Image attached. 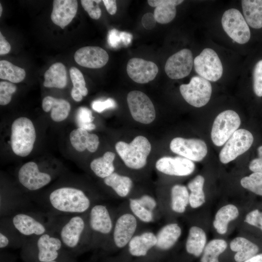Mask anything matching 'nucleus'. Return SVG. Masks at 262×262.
<instances>
[{"label":"nucleus","instance_id":"412c9836","mask_svg":"<svg viewBox=\"0 0 262 262\" xmlns=\"http://www.w3.org/2000/svg\"><path fill=\"white\" fill-rule=\"evenodd\" d=\"M15 228L25 236H40L46 231L45 226L32 216L26 213H19L12 218Z\"/></svg>","mask_w":262,"mask_h":262},{"label":"nucleus","instance_id":"052dcab7","mask_svg":"<svg viewBox=\"0 0 262 262\" xmlns=\"http://www.w3.org/2000/svg\"><path fill=\"white\" fill-rule=\"evenodd\" d=\"M68 260V259L62 256L61 255L57 260L49 262H69Z\"/></svg>","mask_w":262,"mask_h":262},{"label":"nucleus","instance_id":"f03ea898","mask_svg":"<svg viewBox=\"0 0 262 262\" xmlns=\"http://www.w3.org/2000/svg\"><path fill=\"white\" fill-rule=\"evenodd\" d=\"M115 148L127 167L139 169L147 164V157L151 151V145L146 137L139 135L129 144L123 141L117 142Z\"/></svg>","mask_w":262,"mask_h":262},{"label":"nucleus","instance_id":"bb28decb","mask_svg":"<svg viewBox=\"0 0 262 262\" xmlns=\"http://www.w3.org/2000/svg\"><path fill=\"white\" fill-rule=\"evenodd\" d=\"M230 249L236 253L234 260L236 262H244L258 254V246L243 237H237L230 243Z\"/></svg>","mask_w":262,"mask_h":262},{"label":"nucleus","instance_id":"37998d69","mask_svg":"<svg viewBox=\"0 0 262 262\" xmlns=\"http://www.w3.org/2000/svg\"><path fill=\"white\" fill-rule=\"evenodd\" d=\"M82 5L93 19H98L101 15V11L98 6L101 0H82Z\"/></svg>","mask_w":262,"mask_h":262},{"label":"nucleus","instance_id":"c9c22d12","mask_svg":"<svg viewBox=\"0 0 262 262\" xmlns=\"http://www.w3.org/2000/svg\"><path fill=\"white\" fill-rule=\"evenodd\" d=\"M227 243L222 239H214L206 244L200 262H219L218 257L226 249Z\"/></svg>","mask_w":262,"mask_h":262},{"label":"nucleus","instance_id":"aec40b11","mask_svg":"<svg viewBox=\"0 0 262 262\" xmlns=\"http://www.w3.org/2000/svg\"><path fill=\"white\" fill-rule=\"evenodd\" d=\"M77 9V0H54L51 19L55 24L64 29L74 18Z\"/></svg>","mask_w":262,"mask_h":262},{"label":"nucleus","instance_id":"39448f33","mask_svg":"<svg viewBox=\"0 0 262 262\" xmlns=\"http://www.w3.org/2000/svg\"><path fill=\"white\" fill-rule=\"evenodd\" d=\"M180 91L185 100L195 107H201L210 100L212 87L209 81L200 76L193 77L189 83L182 84Z\"/></svg>","mask_w":262,"mask_h":262},{"label":"nucleus","instance_id":"f8f14e48","mask_svg":"<svg viewBox=\"0 0 262 262\" xmlns=\"http://www.w3.org/2000/svg\"><path fill=\"white\" fill-rule=\"evenodd\" d=\"M194 65L191 51L183 49L170 56L167 60L164 70L169 78L173 80L182 79L191 72Z\"/></svg>","mask_w":262,"mask_h":262},{"label":"nucleus","instance_id":"2f4dec72","mask_svg":"<svg viewBox=\"0 0 262 262\" xmlns=\"http://www.w3.org/2000/svg\"><path fill=\"white\" fill-rule=\"evenodd\" d=\"M115 155L111 151L106 152L101 157L94 159L90 163V168L94 174L98 177L104 179L115 171L113 164Z\"/></svg>","mask_w":262,"mask_h":262},{"label":"nucleus","instance_id":"c85d7f7f","mask_svg":"<svg viewBox=\"0 0 262 262\" xmlns=\"http://www.w3.org/2000/svg\"><path fill=\"white\" fill-rule=\"evenodd\" d=\"M207 236L204 230L197 226H192L189 230L185 243L188 253L199 257L202 253L206 245Z\"/></svg>","mask_w":262,"mask_h":262},{"label":"nucleus","instance_id":"473e14b6","mask_svg":"<svg viewBox=\"0 0 262 262\" xmlns=\"http://www.w3.org/2000/svg\"><path fill=\"white\" fill-rule=\"evenodd\" d=\"M104 183L110 187L121 197L128 196L132 186V181L129 177L114 172L104 179Z\"/></svg>","mask_w":262,"mask_h":262},{"label":"nucleus","instance_id":"5fc2aeb1","mask_svg":"<svg viewBox=\"0 0 262 262\" xmlns=\"http://www.w3.org/2000/svg\"><path fill=\"white\" fill-rule=\"evenodd\" d=\"M122 43L125 46L129 45L131 42L132 35L129 33L120 32Z\"/></svg>","mask_w":262,"mask_h":262},{"label":"nucleus","instance_id":"49530a36","mask_svg":"<svg viewBox=\"0 0 262 262\" xmlns=\"http://www.w3.org/2000/svg\"><path fill=\"white\" fill-rule=\"evenodd\" d=\"M91 106L94 111L98 113H101L108 109L115 108L116 107V103L114 99L108 98L105 100H95L92 102Z\"/></svg>","mask_w":262,"mask_h":262},{"label":"nucleus","instance_id":"f3484780","mask_svg":"<svg viewBox=\"0 0 262 262\" xmlns=\"http://www.w3.org/2000/svg\"><path fill=\"white\" fill-rule=\"evenodd\" d=\"M74 59L79 65L90 68H99L108 62L109 55L103 49L97 46H87L78 49Z\"/></svg>","mask_w":262,"mask_h":262},{"label":"nucleus","instance_id":"20e7f679","mask_svg":"<svg viewBox=\"0 0 262 262\" xmlns=\"http://www.w3.org/2000/svg\"><path fill=\"white\" fill-rule=\"evenodd\" d=\"M241 124L238 114L228 110L220 113L213 123L211 139L216 146L223 145L236 131Z\"/></svg>","mask_w":262,"mask_h":262},{"label":"nucleus","instance_id":"6ab92c4d","mask_svg":"<svg viewBox=\"0 0 262 262\" xmlns=\"http://www.w3.org/2000/svg\"><path fill=\"white\" fill-rule=\"evenodd\" d=\"M89 223L93 231L102 235L112 232L114 226L108 209L103 204H96L91 208Z\"/></svg>","mask_w":262,"mask_h":262},{"label":"nucleus","instance_id":"7ed1b4c3","mask_svg":"<svg viewBox=\"0 0 262 262\" xmlns=\"http://www.w3.org/2000/svg\"><path fill=\"white\" fill-rule=\"evenodd\" d=\"M36 139V132L32 121L21 117L16 119L11 126V145L13 151L20 157H26L32 152Z\"/></svg>","mask_w":262,"mask_h":262},{"label":"nucleus","instance_id":"f257e3e1","mask_svg":"<svg viewBox=\"0 0 262 262\" xmlns=\"http://www.w3.org/2000/svg\"><path fill=\"white\" fill-rule=\"evenodd\" d=\"M49 198L53 209L64 213H83L91 207V200L85 193L72 187L55 189L50 194Z\"/></svg>","mask_w":262,"mask_h":262},{"label":"nucleus","instance_id":"393cba45","mask_svg":"<svg viewBox=\"0 0 262 262\" xmlns=\"http://www.w3.org/2000/svg\"><path fill=\"white\" fill-rule=\"evenodd\" d=\"M181 233V229L177 223H169L164 226L156 234L155 247L161 250H169L177 242Z\"/></svg>","mask_w":262,"mask_h":262},{"label":"nucleus","instance_id":"c756f323","mask_svg":"<svg viewBox=\"0 0 262 262\" xmlns=\"http://www.w3.org/2000/svg\"><path fill=\"white\" fill-rule=\"evenodd\" d=\"M43 85L46 87L65 88L67 82L65 66L61 63L52 64L45 73Z\"/></svg>","mask_w":262,"mask_h":262},{"label":"nucleus","instance_id":"a18cd8bd","mask_svg":"<svg viewBox=\"0 0 262 262\" xmlns=\"http://www.w3.org/2000/svg\"><path fill=\"white\" fill-rule=\"evenodd\" d=\"M245 222L249 225L259 228L262 231V211L253 210L246 216Z\"/></svg>","mask_w":262,"mask_h":262},{"label":"nucleus","instance_id":"f704fd0d","mask_svg":"<svg viewBox=\"0 0 262 262\" xmlns=\"http://www.w3.org/2000/svg\"><path fill=\"white\" fill-rule=\"evenodd\" d=\"M204 181L202 176L197 175L188 183V188L190 191L189 205L192 208H197L205 202V195L203 189Z\"/></svg>","mask_w":262,"mask_h":262},{"label":"nucleus","instance_id":"79ce46f5","mask_svg":"<svg viewBox=\"0 0 262 262\" xmlns=\"http://www.w3.org/2000/svg\"><path fill=\"white\" fill-rule=\"evenodd\" d=\"M16 90V86L13 83L2 81L0 82V104L6 105L10 103L12 94Z\"/></svg>","mask_w":262,"mask_h":262},{"label":"nucleus","instance_id":"b1692460","mask_svg":"<svg viewBox=\"0 0 262 262\" xmlns=\"http://www.w3.org/2000/svg\"><path fill=\"white\" fill-rule=\"evenodd\" d=\"M182 0H148L151 7H155L154 16L156 22L166 24L171 22L176 15V6L182 3Z\"/></svg>","mask_w":262,"mask_h":262},{"label":"nucleus","instance_id":"603ef678","mask_svg":"<svg viewBox=\"0 0 262 262\" xmlns=\"http://www.w3.org/2000/svg\"><path fill=\"white\" fill-rule=\"evenodd\" d=\"M11 46L0 32V54L4 55L9 52Z\"/></svg>","mask_w":262,"mask_h":262},{"label":"nucleus","instance_id":"ea45409f","mask_svg":"<svg viewBox=\"0 0 262 262\" xmlns=\"http://www.w3.org/2000/svg\"><path fill=\"white\" fill-rule=\"evenodd\" d=\"M69 73L73 88L78 90L82 96H86L88 94V90L82 73L75 67H71Z\"/></svg>","mask_w":262,"mask_h":262},{"label":"nucleus","instance_id":"dca6fc26","mask_svg":"<svg viewBox=\"0 0 262 262\" xmlns=\"http://www.w3.org/2000/svg\"><path fill=\"white\" fill-rule=\"evenodd\" d=\"M127 72L134 82L146 83L154 80L158 74V68L152 61L132 58L128 62Z\"/></svg>","mask_w":262,"mask_h":262},{"label":"nucleus","instance_id":"6e6552de","mask_svg":"<svg viewBox=\"0 0 262 262\" xmlns=\"http://www.w3.org/2000/svg\"><path fill=\"white\" fill-rule=\"evenodd\" d=\"M196 73L209 81L216 82L222 76L223 66L216 52L212 49L205 48L194 60Z\"/></svg>","mask_w":262,"mask_h":262},{"label":"nucleus","instance_id":"0eeeda50","mask_svg":"<svg viewBox=\"0 0 262 262\" xmlns=\"http://www.w3.org/2000/svg\"><path fill=\"white\" fill-rule=\"evenodd\" d=\"M61 240L44 233L39 236L34 251L27 253L25 260L32 262H49L58 259L62 255Z\"/></svg>","mask_w":262,"mask_h":262},{"label":"nucleus","instance_id":"a211bd4d","mask_svg":"<svg viewBox=\"0 0 262 262\" xmlns=\"http://www.w3.org/2000/svg\"><path fill=\"white\" fill-rule=\"evenodd\" d=\"M85 227V221L79 215L72 217L62 228L60 239L63 244L70 249L79 246Z\"/></svg>","mask_w":262,"mask_h":262},{"label":"nucleus","instance_id":"4468645a","mask_svg":"<svg viewBox=\"0 0 262 262\" xmlns=\"http://www.w3.org/2000/svg\"><path fill=\"white\" fill-rule=\"evenodd\" d=\"M18 178L20 183L31 191L44 187L51 180L50 175L40 171L37 164L33 162L26 163L20 167Z\"/></svg>","mask_w":262,"mask_h":262},{"label":"nucleus","instance_id":"13d9d810","mask_svg":"<svg viewBox=\"0 0 262 262\" xmlns=\"http://www.w3.org/2000/svg\"><path fill=\"white\" fill-rule=\"evenodd\" d=\"M253 180L262 184V173L253 172L249 176Z\"/></svg>","mask_w":262,"mask_h":262},{"label":"nucleus","instance_id":"ddd939ff","mask_svg":"<svg viewBox=\"0 0 262 262\" xmlns=\"http://www.w3.org/2000/svg\"><path fill=\"white\" fill-rule=\"evenodd\" d=\"M137 221L131 213H123L117 218L112 231L113 241L117 247L123 248L128 245L135 235Z\"/></svg>","mask_w":262,"mask_h":262},{"label":"nucleus","instance_id":"a878e982","mask_svg":"<svg viewBox=\"0 0 262 262\" xmlns=\"http://www.w3.org/2000/svg\"><path fill=\"white\" fill-rule=\"evenodd\" d=\"M42 107L46 112L51 111V118L55 122H60L66 119L71 109L70 103L66 100L49 96L44 98Z\"/></svg>","mask_w":262,"mask_h":262},{"label":"nucleus","instance_id":"a19ab883","mask_svg":"<svg viewBox=\"0 0 262 262\" xmlns=\"http://www.w3.org/2000/svg\"><path fill=\"white\" fill-rule=\"evenodd\" d=\"M253 89L258 97H262V59L255 65L252 71Z\"/></svg>","mask_w":262,"mask_h":262},{"label":"nucleus","instance_id":"de8ad7c7","mask_svg":"<svg viewBox=\"0 0 262 262\" xmlns=\"http://www.w3.org/2000/svg\"><path fill=\"white\" fill-rule=\"evenodd\" d=\"M120 33V32L115 29L109 31L107 36V42L111 47L117 48L122 43Z\"/></svg>","mask_w":262,"mask_h":262},{"label":"nucleus","instance_id":"5701e85b","mask_svg":"<svg viewBox=\"0 0 262 262\" xmlns=\"http://www.w3.org/2000/svg\"><path fill=\"white\" fill-rule=\"evenodd\" d=\"M157 244L156 234L151 231H145L134 235L128 246L130 254L135 257L146 256Z\"/></svg>","mask_w":262,"mask_h":262},{"label":"nucleus","instance_id":"7c9ffc66","mask_svg":"<svg viewBox=\"0 0 262 262\" xmlns=\"http://www.w3.org/2000/svg\"><path fill=\"white\" fill-rule=\"evenodd\" d=\"M239 214L237 207L233 204H228L222 207L216 212L213 221V226L217 233L225 234L229 223L236 219Z\"/></svg>","mask_w":262,"mask_h":262},{"label":"nucleus","instance_id":"e433bc0d","mask_svg":"<svg viewBox=\"0 0 262 262\" xmlns=\"http://www.w3.org/2000/svg\"><path fill=\"white\" fill-rule=\"evenodd\" d=\"M24 69L16 66L7 60L0 61V78L12 83H18L25 78Z\"/></svg>","mask_w":262,"mask_h":262},{"label":"nucleus","instance_id":"864d4df0","mask_svg":"<svg viewBox=\"0 0 262 262\" xmlns=\"http://www.w3.org/2000/svg\"><path fill=\"white\" fill-rule=\"evenodd\" d=\"M103 3L108 12L111 15L115 14L117 11V6L115 0H103Z\"/></svg>","mask_w":262,"mask_h":262},{"label":"nucleus","instance_id":"72a5a7b5","mask_svg":"<svg viewBox=\"0 0 262 262\" xmlns=\"http://www.w3.org/2000/svg\"><path fill=\"white\" fill-rule=\"evenodd\" d=\"M189 204V193L184 185L176 184L171 190L170 206L176 213H183Z\"/></svg>","mask_w":262,"mask_h":262},{"label":"nucleus","instance_id":"09e8293b","mask_svg":"<svg viewBox=\"0 0 262 262\" xmlns=\"http://www.w3.org/2000/svg\"><path fill=\"white\" fill-rule=\"evenodd\" d=\"M136 198L140 204L154 213L157 206V202L153 197L149 195H143Z\"/></svg>","mask_w":262,"mask_h":262},{"label":"nucleus","instance_id":"9b49d317","mask_svg":"<svg viewBox=\"0 0 262 262\" xmlns=\"http://www.w3.org/2000/svg\"><path fill=\"white\" fill-rule=\"evenodd\" d=\"M170 148L174 153L195 162L203 160L208 151L204 141L182 137L173 138L170 142Z\"/></svg>","mask_w":262,"mask_h":262},{"label":"nucleus","instance_id":"1a4fd4ad","mask_svg":"<svg viewBox=\"0 0 262 262\" xmlns=\"http://www.w3.org/2000/svg\"><path fill=\"white\" fill-rule=\"evenodd\" d=\"M127 100L134 120L145 124L154 121L156 117L154 106L145 93L137 90L130 91L127 95Z\"/></svg>","mask_w":262,"mask_h":262},{"label":"nucleus","instance_id":"423d86ee","mask_svg":"<svg viewBox=\"0 0 262 262\" xmlns=\"http://www.w3.org/2000/svg\"><path fill=\"white\" fill-rule=\"evenodd\" d=\"M221 23L224 31L235 42L244 44L251 37L248 25L240 12L231 8L223 14Z\"/></svg>","mask_w":262,"mask_h":262},{"label":"nucleus","instance_id":"9d476101","mask_svg":"<svg viewBox=\"0 0 262 262\" xmlns=\"http://www.w3.org/2000/svg\"><path fill=\"white\" fill-rule=\"evenodd\" d=\"M252 134L248 131L237 130L227 141L219 153V160L227 164L246 151L253 142Z\"/></svg>","mask_w":262,"mask_h":262},{"label":"nucleus","instance_id":"680f3d73","mask_svg":"<svg viewBox=\"0 0 262 262\" xmlns=\"http://www.w3.org/2000/svg\"><path fill=\"white\" fill-rule=\"evenodd\" d=\"M2 11V8L1 3H0V16H1Z\"/></svg>","mask_w":262,"mask_h":262},{"label":"nucleus","instance_id":"4be33fe9","mask_svg":"<svg viewBox=\"0 0 262 262\" xmlns=\"http://www.w3.org/2000/svg\"><path fill=\"white\" fill-rule=\"evenodd\" d=\"M69 138L73 147L79 152L87 149L91 152H95L99 144L97 135L89 133L87 131L80 128L73 130L70 132Z\"/></svg>","mask_w":262,"mask_h":262},{"label":"nucleus","instance_id":"bf43d9fd","mask_svg":"<svg viewBox=\"0 0 262 262\" xmlns=\"http://www.w3.org/2000/svg\"><path fill=\"white\" fill-rule=\"evenodd\" d=\"M244 262H262V253L257 254Z\"/></svg>","mask_w":262,"mask_h":262},{"label":"nucleus","instance_id":"cd10ccee","mask_svg":"<svg viewBox=\"0 0 262 262\" xmlns=\"http://www.w3.org/2000/svg\"><path fill=\"white\" fill-rule=\"evenodd\" d=\"M244 18L248 26L259 29L262 28V0H241Z\"/></svg>","mask_w":262,"mask_h":262},{"label":"nucleus","instance_id":"3c124183","mask_svg":"<svg viewBox=\"0 0 262 262\" xmlns=\"http://www.w3.org/2000/svg\"><path fill=\"white\" fill-rule=\"evenodd\" d=\"M156 21L154 14L151 13H147L144 14L142 18V24L143 27L147 30L154 28Z\"/></svg>","mask_w":262,"mask_h":262},{"label":"nucleus","instance_id":"4c0bfd02","mask_svg":"<svg viewBox=\"0 0 262 262\" xmlns=\"http://www.w3.org/2000/svg\"><path fill=\"white\" fill-rule=\"evenodd\" d=\"M129 205L131 213L139 220L149 223L154 220V213L140 204L136 198L129 199Z\"/></svg>","mask_w":262,"mask_h":262},{"label":"nucleus","instance_id":"8fccbe9b","mask_svg":"<svg viewBox=\"0 0 262 262\" xmlns=\"http://www.w3.org/2000/svg\"><path fill=\"white\" fill-rule=\"evenodd\" d=\"M257 151L258 158L251 161L249 168L253 172L262 173V146L258 148Z\"/></svg>","mask_w":262,"mask_h":262},{"label":"nucleus","instance_id":"c03bdc74","mask_svg":"<svg viewBox=\"0 0 262 262\" xmlns=\"http://www.w3.org/2000/svg\"><path fill=\"white\" fill-rule=\"evenodd\" d=\"M243 187L252 193L262 196V184L253 180L249 176L243 177L240 181Z\"/></svg>","mask_w":262,"mask_h":262},{"label":"nucleus","instance_id":"58836bf2","mask_svg":"<svg viewBox=\"0 0 262 262\" xmlns=\"http://www.w3.org/2000/svg\"><path fill=\"white\" fill-rule=\"evenodd\" d=\"M94 119L91 111L87 107H80L77 109L75 120L79 128L86 131L94 130L96 126L92 123Z\"/></svg>","mask_w":262,"mask_h":262},{"label":"nucleus","instance_id":"2eb2a0df","mask_svg":"<svg viewBox=\"0 0 262 262\" xmlns=\"http://www.w3.org/2000/svg\"><path fill=\"white\" fill-rule=\"evenodd\" d=\"M155 166L161 173L176 176H188L194 171L195 168L193 161L180 156L162 157L156 162Z\"/></svg>","mask_w":262,"mask_h":262},{"label":"nucleus","instance_id":"6e6d98bb","mask_svg":"<svg viewBox=\"0 0 262 262\" xmlns=\"http://www.w3.org/2000/svg\"><path fill=\"white\" fill-rule=\"evenodd\" d=\"M9 245V240L7 236L1 232L0 233V248L1 249L7 247Z\"/></svg>","mask_w":262,"mask_h":262},{"label":"nucleus","instance_id":"4d7b16f0","mask_svg":"<svg viewBox=\"0 0 262 262\" xmlns=\"http://www.w3.org/2000/svg\"><path fill=\"white\" fill-rule=\"evenodd\" d=\"M71 95L73 99L76 101L79 102L82 99L83 96L80 92L73 88H72Z\"/></svg>","mask_w":262,"mask_h":262}]
</instances>
